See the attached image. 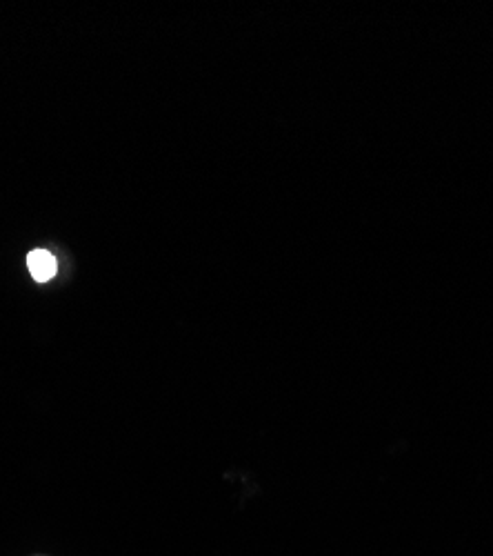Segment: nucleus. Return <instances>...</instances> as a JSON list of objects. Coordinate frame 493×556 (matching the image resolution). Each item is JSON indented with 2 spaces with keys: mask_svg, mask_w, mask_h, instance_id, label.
I'll return each instance as SVG.
<instances>
[{
  "mask_svg": "<svg viewBox=\"0 0 493 556\" xmlns=\"http://www.w3.org/2000/svg\"><path fill=\"white\" fill-rule=\"evenodd\" d=\"M27 267H29V272H32L34 281L47 283V281H52L56 274V258L45 250H34L27 256Z\"/></svg>",
  "mask_w": 493,
  "mask_h": 556,
  "instance_id": "1",
  "label": "nucleus"
}]
</instances>
